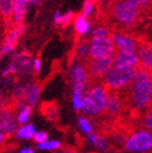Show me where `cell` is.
Instances as JSON below:
<instances>
[{
	"label": "cell",
	"instance_id": "cell-1",
	"mask_svg": "<svg viewBox=\"0 0 152 153\" xmlns=\"http://www.w3.org/2000/svg\"><path fill=\"white\" fill-rule=\"evenodd\" d=\"M109 16L113 19L117 29L128 30L140 22L142 12L128 0H113L107 9Z\"/></svg>",
	"mask_w": 152,
	"mask_h": 153
},
{
	"label": "cell",
	"instance_id": "cell-2",
	"mask_svg": "<svg viewBox=\"0 0 152 153\" xmlns=\"http://www.w3.org/2000/svg\"><path fill=\"white\" fill-rule=\"evenodd\" d=\"M107 97V88L101 81L93 82L88 85L87 91L82 98L81 110L92 117H100L103 115Z\"/></svg>",
	"mask_w": 152,
	"mask_h": 153
},
{
	"label": "cell",
	"instance_id": "cell-3",
	"mask_svg": "<svg viewBox=\"0 0 152 153\" xmlns=\"http://www.w3.org/2000/svg\"><path fill=\"white\" fill-rule=\"evenodd\" d=\"M136 68L133 67H112L105 72L101 83L110 91H121L130 85Z\"/></svg>",
	"mask_w": 152,
	"mask_h": 153
},
{
	"label": "cell",
	"instance_id": "cell-4",
	"mask_svg": "<svg viewBox=\"0 0 152 153\" xmlns=\"http://www.w3.org/2000/svg\"><path fill=\"white\" fill-rule=\"evenodd\" d=\"M116 52L115 46L111 39V35H92L87 45V53L89 59L98 57H113Z\"/></svg>",
	"mask_w": 152,
	"mask_h": 153
},
{
	"label": "cell",
	"instance_id": "cell-5",
	"mask_svg": "<svg viewBox=\"0 0 152 153\" xmlns=\"http://www.w3.org/2000/svg\"><path fill=\"white\" fill-rule=\"evenodd\" d=\"M113 57H98V59H89L84 60L83 66L87 72L88 79L90 83L101 81L105 72L112 67Z\"/></svg>",
	"mask_w": 152,
	"mask_h": 153
},
{
	"label": "cell",
	"instance_id": "cell-6",
	"mask_svg": "<svg viewBox=\"0 0 152 153\" xmlns=\"http://www.w3.org/2000/svg\"><path fill=\"white\" fill-rule=\"evenodd\" d=\"M15 103L11 102L0 106V134L3 137H10L16 132L17 121L15 120Z\"/></svg>",
	"mask_w": 152,
	"mask_h": 153
},
{
	"label": "cell",
	"instance_id": "cell-7",
	"mask_svg": "<svg viewBox=\"0 0 152 153\" xmlns=\"http://www.w3.org/2000/svg\"><path fill=\"white\" fill-rule=\"evenodd\" d=\"M124 95L120 91H110L107 89L105 97V105L103 115L107 118H116L121 115L124 105Z\"/></svg>",
	"mask_w": 152,
	"mask_h": 153
},
{
	"label": "cell",
	"instance_id": "cell-8",
	"mask_svg": "<svg viewBox=\"0 0 152 153\" xmlns=\"http://www.w3.org/2000/svg\"><path fill=\"white\" fill-rule=\"evenodd\" d=\"M110 35L116 50L135 52L137 49L136 38L133 35H130V32L126 30L115 28L114 30H112V32H110Z\"/></svg>",
	"mask_w": 152,
	"mask_h": 153
},
{
	"label": "cell",
	"instance_id": "cell-9",
	"mask_svg": "<svg viewBox=\"0 0 152 153\" xmlns=\"http://www.w3.org/2000/svg\"><path fill=\"white\" fill-rule=\"evenodd\" d=\"M152 137L147 131H138L131 135L126 141V147L130 151H146L151 148Z\"/></svg>",
	"mask_w": 152,
	"mask_h": 153
},
{
	"label": "cell",
	"instance_id": "cell-10",
	"mask_svg": "<svg viewBox=\"0 0 152 153\" xmlns=\"http://www.w3.org/2000/svg\"><path fill=\"white\" fill-rule=\"evenodd\" d=\"M72 79L75 91L83 94V91L86 89V87H88V84H89V79L83 64L75 65L72 70Z\"/></svg>",
	"mask_w": 152,
	"mask_h": 153
},
{
	"label": "cell",
	"instance_id": "cell-11",
	"mask_svg": "<svg viewBox=\"0 0 152 153\" xmlns=\"http://www.w3.org/2000/svg\"><path fill=\"white\" fill-rule=\"evenodd\" d=\"M139 65V60L135 52L116 50L113 56V66L115 67H136Z\"/></svg>",
	"mask_w": 152,
	"mask_h": 153
},
{
	"label": "cell",
	"instance_id": "cell-12",
	"mask_svg": "<svg viewBox=\"0 0 152 153\" xmlns=\"http://www.w3.org/2000/svg\"><path fill=\"white\" fill-rule=\"evenodd\" d=\"M137 42V57L139 60V64L147 69L151 70L152 68V51L151 45L147 41H143L140 38H136Z\"/></svg>",
	"mask_w": 152,
	"mask_h": 153
},
{
	"label": "cell",
	"instance_id": "cell-13",
	"mask_svg": "<svg viewBox=\"0 0 152 153\" xmlns=\"http://www.w3.org/2000/svg\"><path fill=\"white\" fill-rule=\"evenodd\" d=\"M25 28L26 27L24 25H20V26H13L11 28L7 29V35H5L4 38L3 47L1 49L2 53H7L14 49L22 33L25 31Z\"/></svg>",
	"mask_w": 152,
	"mask_h": 153
},
{
	"label": "cell",
	"instance_id": "cell-14",
	"mask_svg": "<svg viewBox=\"0 0 152 153\" xmlns=\"http://www.w3.org/2000/svg\"><path fill=\"white\" fill-rule=\"evenodd\" d=\"M32 0H15L14 7L12 13V24L13 26L22 25L25 14L27 13V5L31 3Z\"/></svg>",
	"mask_w": 152,
	"mask_h": 153
},
{
	"label": "cell",
	"instance_id": "cell-15",
	"mask_svg": "<svg viewBox=\"0 0 152 153\" xmlns=\"http://www.w3.org/2000/svg\"><path fill=\"white\" fill-rule=\"evenodd\" d=\"M15 0H0V18L5 22V28L9 29L13 27L12 13L14 7Z\"/></svg>",
	"mask_w": 152,
	"mask_h": 153
},
{
	"label": "cell",
	"instance_id": "cell-16",
	"mask_svg": "<svg viewBox=\"0 0 152 153\" xmlns=\"http://www.w3.org/2000/svg\"><path fill=\"white\" fill-rule=\"evenodd\" d=\"M42 113L48 120H55L57 118V108L53 102L44 103L42 105Z\"/></svg>",
	"mask_w": 152,
	"mask_h": 153
},
{
	"label": "cell",
	"instance_id": "cell-17",
	"mask_svg": "<svg viewBox=\"0 0 152 153\" xmlns=\"http://www.w3.org/2000/svg\"><path fill=\"white\" fill-rule=\"evenodd\" d=\"M39 91H40L39 85H36V84L31 86L30 88H28L26 91V100L30 106H33L36 103V101L38 99V96H39Z\"/></svg>",
	"mask_w": 152,
	"mask_h": 153
},
{
	"label": "cell",
	"instance_id": "cell-18",
	"mask_svg": "<svg viewBox=\"0 0 152 153\" xmlns=\"http://www.w3.org/2000/svg\"><path fill=\"white\" fill-rule=\"evenodd\" d=\"M75 27H76V31L78 34L82 35V34H85L88 30V22L86 20V18L82 15L78 16L76 18V22H75Z\"/></svg>",
	"mask_w": 152,
	"mask_h": 153
},
{
	"label": "cell",
	"instance_id": "cell-19",
	"mask_svg": "<svg viewBox=\"0 0 152 153\" xmlns=\"http://www.w3.org/2000/svg\"><path fill=\"white\" fill-rule=\"evenodd\" d=\"M34 133V128L32 124H28V126H25V127L20 128L19 130L16 131V134H17V137L18 138H26V139H29L33 137Z\"/></svg>",
	"mask_w": 152,
	"mask_h": 153
},
{
	"label": "cell",
	"instance_id": "cell-20",
	"mask_svg": "<svg viewBox=\"0 0 152 153\" xmlns=\"http://www.w3.org/2000/svg\"><path fill=\"white\" fill-rule=\"evenodd\" d=\"M130 1L132 4H134L140 12L143 13V11L146 10H150V3H151V0H128Z\"/></svg>",
	"mask_w": 152,
	"mask_h": 153
},
{
	"label": "cell",
	"instance_id": "cell-21",
	"mask_svg": "<svg viewBox=\"0 0 152 153\" xmlns=\"http://www.w3.org/2000/svg\"><path fill=\"white\" fill-rule=\"evenodd\" d=\"M89 141L93 143L95 146H97L100 149H105L107 148V143L105 140L99 135H96V134H92L89 136Z\"/></svg>",
	"mask_w": 152,
	"mask_h": 153
},
{
	"label": "cell",
	"instance_id": "cell-22",
	"mask_svg": "<svg viewBox=\"0 0 152 153\" xmlns=\"http://www.w3.org/2000/svg\"><path fill=\"white\" fill-rule=\"evenodd\" d=\"M61 143L60 141L57 140H51V141H45V143H42L38 145V149H42V150H54V149L60 148Z\"/></svg>",
	"mask_w": 152,
	"mask_h": 153
},
{
	"label": "cell",
	"instance_id": "cell-23",
	"mask_svg": "<svg viewBox=\"0 0 152 153\" xmlns=\"http://www.w3.org/2000/svg\"><path fill=\"white\" fill-rule=\"evenodd\" d=\"M30 112H31L30 108L29 106H25L22 112H20V114L17 116V122L18 123H25L28 120L29 116H30Z\"/></svg>",
	"mask_w": 152,
	"mask_h": 153
},
{
	"label": "cell",
	"instance_id": "cell-24",
	"mask_svg": "<svg viewBox=\"0 0 152 153\" xmlns=\"http://www.w3.org/2000/svg\"><path fill=\"white\" fill-rule=\"evenodd\" d=\"M79 126H80V128L82 130H83L85 133H90L92 132V124H90V122L88 121L86 118L84 117H81L80 119H79Z\"/></svg>",
	"mask_w": 152,
	"mask_h": 153
},
{
	"label": "cell",
	"instance_id": "cell-25",
	"mask_svg": "<svg viewBox=\"0 0 152 153\" xmlns=\"http://www.w3.org/2000/svg\"><path fill=\"white\" fill-rule=\"evenodd\" d=\"M74 106L76 110H81V106H82V94L78 93V91H75L74 93Z\"/></svg>",
	"mask_w": 152,
	"mask_h": 153
},
{
	"label": "cell",
	"instance_id": "cell-26",
	"mask_svg": "<svg viewBox=\"0 0 152 153\" xmlns=\"http://www.w3.org/2000/svg\"><path fill=\"white\" fill-rule=\"evenodd\" d=\"M94 2H95L94 0H86L83 7V14H82V16L86 17L90 14L92 9H93V7H94Z\"/></svg>",
	"mask_w": 152,
	"mask_h": 153
},
{
	"label": "cell",
	"instance_id": "cell-27",
	"mask_svg": "<svg viewBox=\"0 0 152 153\" xmlns=\"http://www.w3.org/2000/svg\"><path fill=\"white\" fill-rule=\"evenodd\" d=\"M33 138H34V140L38 143H45V141L47 140V134H46L45 132H37V133H34Z\"/></svg>",
	"mask_w": 152,
	"mask_h": 153
},
{
	"label": "cell",
	"instance_id": "cell-28",
	"mask_svg": "<svg viewBox=\"0 0 152 153\" xmlns=\"http://www.w3.org/2000/svg\"><path fill=\"white\" fill-rule=\"evenodd\" d=\"M152 115H151V111L148 110V113H146L145 117H144V124L145 127L148 128L149 130H151L152 128Z\"/></svg>",
	"mask_w": 152,
	"mask_h": 153
},
{
	"label": "cell",
	"instance_id": "cell-29",
	"mask_svg": "<svg viewBox=\"0 0 152 153\" xmlns=\"http://www.w3.org/2000/svg\"><path fill=\"white\" fill-rule=\"evenodd\" d=\"M72 16H74L72 12H68L67 14L62 15V16H61V22H60V25H63V26H67V25H68L69 22H72Z\"/></svg>",
	"mask_w": 152,
	"mask_h": 153
},
{
	"label": "cell",
	"instance_id": "cell-30",
	"mask_svg": "<svg viewBox=\"0 0 152 153\" xmlns=\"http://www.w3.org/2000/svg\"><path fill=\"white\" fill-rule=\"evenodd\" d=\"M34 69H35L36 72H38L40 69V61L38 60V59H36V60L34 61Z\"/></svg>",
	"mask_w": 152,
	"mask_h": 153
},
{
	"label": "cell",
	"instance_id": "cell-31",
	"mask_svg": "<svg viewBox=\"0 0 152 153\" xmlns=\"http://www.w3.org/2000/svg\"><path fill=\"white\" fill-rule=\"evenodd\" d=\"M20 153H33V150H31V149H24V150L20 151Z\"/></svg>",
	"mask_w": 152,
	"mask_h": 153
},
{
	"label": "cell",
	"instance_id": "cell-32",
	"mask_svg": "<svg viewBox=\"0 0 152 153\" xmlns=\"http://www.w3.org/2000/svg\"><path fill=\"white\" fill-rule=\"evenodd\" d=\"M3 139H4V137H3L2 135L0 134V143H3Z\"/></svg>",
	"mask_w": 152,
	"mask_h": 153
},
{
	"label": "cell",
	"instance_id": "cell-33",
	"mask_svg": "<svg viewBox=\"0 0 152 153\" xmlns=\"http://www.w3.org/2000/svg\"><path fill=\"white\" fill-rule=\"evenodd\" d=\"M94 1L96 2V1H103V0H94Z\"/></svg>",
	"mask_w": 152,
	"mask_h": 153
},
{
	"label": "cell",
	"instance_id": "cell-34",
	"mask_svg": "<svg viewBox=\"0 0 152 153\" xmlns=\"http://www.w3.org/2000/svg\"><path fill=\"white\" fill-rule=\"evenodd\" d=\"M68 153H72V152H68Z\"/></svg>",
	"mask_w": 152,
	"mask_h": 153
}]
</instances>
